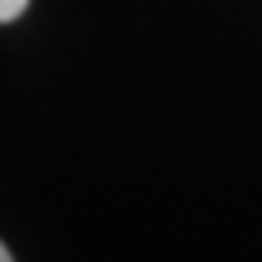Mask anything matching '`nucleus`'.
I'll return each mask as SVG.
<instances>
[{"mask_svg": "<svg viewBox=\"0 0 262 262\" xmlns=\"http://www.w3.org/2000/svg\"><path fill=\"white\" fill-rule=\"evenodd\" d=\"M28 7V0H0V24H7V20L20 17Z\"/></svg>", "mask_w": 262, "mask_h": 262, "instance_id": "1", "label": "nucleus"}, {"mask_svg": "<svg viewBox=\"0 0 262 262\" xmlns=\"http://www.w3.org/2000/svg\"><path fill=\"white\" fill-rule=\"evenodd\" d=\"M10 259H14V255H10L7 249H4V242H0V262H10Z\"/></svg>", "mask_w": 262, "mask_h": 262, "instance_id": "2", "label": "nucleus"}]
</instances>
